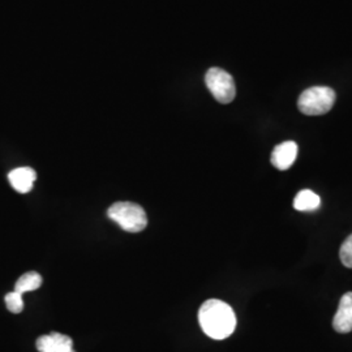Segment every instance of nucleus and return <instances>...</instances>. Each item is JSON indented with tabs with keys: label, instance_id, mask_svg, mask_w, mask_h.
Wrapping results in <instances>:
<instances>
[{
	"label": "nucleus",
	"instance_id": "1",
	"mask_svg": "<svg viewBox=\"0 0 352 352\" xmlns=\"http://www.w3.org/2000/svg\"><path fill=\"white\" fill-rule=\"evenodd\" d=\"M199 322L202 331L212 340H226L236 329V316L227 302L210 299L202 304Z\"/></svg>",
	"mask_w": 352,
	"mask_h": 352
},
{
	"label": "nucleus",
	"instance_id": "2",
	"mask_svg": "<svg viewBox=\"0 0 352 352\" xmlns=\"http://www.w3.org/2000/svg\"><path fill=\"white\" fill-rule=\"evenodd\" d=\"M107 215L126 232H140L148 225L145 210L135 202H115L109 208Z\"/></svg>",
	"mask_w": 352,
	"mask_h": 352
},
{
	"label": "nucleus",
	"instance_id": "3",
	"mask_svg": "<svg viewBox=\"0 0 352 352\" xmlns=\"http://www.w3.org/2000/svg\"><path fill=\"white\" fill-rule=\"evenodd\" d=\"M336 103V91L329 87H312L304 90L298 107L300 113L308 116H317L329 113Z\"/></svg>",
	"mask_w": 352,
	"mask_h": 352
},
{
	"label": "nucleus",
	"instance_id": "4",
	"mask_svg": "<svg viewBox=\"0 0 352 352\" xmlns=\"http://www.w3.org/2000/svg\"><path fill=\"white\" fill-rule=\"evenodd\" d=\"M205 84L212 96L219 103H231L236 96V87L232 76L221 68H210L205 75Z\"/></svg>",
	"mask_w": 352,
	"mask_h": 352
},
{
	"label": "nucleus",
	"instance_id": "5",
	"mask_svg": "<svg viewBox=\"0 0 352 352\" xmlns=\"http://www.w3.org/2000/svg\"><path fill=\"white\" fill-rule=\"evenodd\" d=\"M36 346L39 352H75L72 340L60 333H51L39 337Z\"/></svg>",
	"mask_w": 352,
	"mask_h": 352
},
{
	"label": "nucleus",
	"instance_id": "6",
	"mask_svg": "<svg viewBox=\"0 0 352 352\" xmlns=\"http://www.w3.org/2000/svg\"><path fill=\"white\" fill-rule=\"evenodd\" d=\"M298 157V145L294 141H285L277 145L272 153V164L280 170L285 171L289 168Z\"/></svg>",
	"mask_w": 352,
	"mask_h": 352
},
{
	"label": "nucleus",
	"instance_id": "7",
	"mask_svg": "<svg viewBox=\"0 0 352 352\" xmlns=\"http://www.w3.org/2000/svg\"><path fill=\"white\" fill-rule=\"evenodd\" d=\"M333 327L336 331L346 334L352 330V292L342 296L338 311L333 320Z\"/></svg>",
	"mask_w": 352,
	"mask_h": 352
},
{
	"label": "nucleus",
	"instance_id": "8",
	"mask_svg": "<svg viewBox=\"0 0 352 352\" xmlns=\"http://www.w3.org/2000/svg\"><path fill=\"white\" fill-rule=\"evenodd\" d=\"M8 180L16 192L28 193L37 180V173L32 167H19L8 174Z\"/></svg>",
	"mask_w": 352,
	"mask_h": 352
},
{
	"label": "nucleus",
	"instance_id": "9",
	"mask_svg": "<svg viewBox=\"0 0 352 352\" xmlns=\"http://www.w3.org/2000/svg\"><path fill=\"white\" fill-rule=\"evenodd\" d=\"M320 196L311 189H302L294 199V208L299 212H314L320 208Z\"/></svg>",
	"mask_w": 352,
	"mask_h": 352
},
{
	"label": "nucleus",
	"instance_id": "10",
	"mask_svg": "<svg viewBox=\"0 0 352 352\" xmlns=\"http://www.w3.org/2000/svg\"><path fill=\"white\" fill-rule=\"evenodd\" d=\"M41 285H42V277L36 272H29L17 279V282L14 283V291L20 294H26V292L39 289Z\"/></svg>",
	"mask_w": 352,
	"mask_h": 352
},
{
	"label": "nucleus",
	"instance_id": "11",
	"mask_svg": "<svg viewBox=\"0 0 352 352\" xmlns=\"http://www.w3.org/2000/svg\"><path fill=\"white\" fill-rule=\"evenodd\" d=\"M6 304L10 312L12 314H20L24 309V302H23V294L12 291L10 294H7L6 296Z\"/></svg>",
	"mask_w": 352,
	"mask_h": 352
},
{
	"label": "nucleus",
	"instance_id": "12",
	"mask_svg": "<svg viewBox=\"0 0 352 352\" xmlns=\"http://www.w3.org/2000/svg\"><path fill=\"white\" fill-rule=\"evenodd\" d=\"M340 258L342 264L352 269V234L343 241L340 247Z\"/></svg>",
	"mask_w": 352,
	"mask_h": 352
}]
</instances>
